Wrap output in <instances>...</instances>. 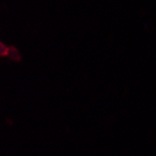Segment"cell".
Wrapping results in <instances>:
<instances>
[{"instance_id": "1", "label": "cell", "mask_w": 156, "mask_h": 156, "mask_svg": "<svg viewBox=\"0 0 156 156\" xmlns=\"http://www.w3.org/2000/svg\"><path fill=\"white\" fill-rule=\"evenodd\" d=\"M8 57H10L11 59L14 60V61H19L21 56H20V53L16 48H9L8 50V54H7Z\"/></svg>"}, {"instance_id": "2", "label": "cell", "mask_w": 156, "mask_h": 156, "mask_svg": "<svg viewBox=\"0 0 156 156\" xmlns=\"http://www.w3.org/2000/svg\"><path fill=\"white\" fill-rule=\"evenodd\" d=\"M8 50H9V48L6 47L2 43H0V56H7Z\"/></svg>"}]
</instances>
